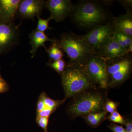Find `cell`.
<instances>
[{"label":"cell","instance_id":"277c9868","mask_svg":"<svg viewBox=\"0 0 132 132\" xmlns=\"http://www.w3.org/2000/svg\"><path fill=\"white\" fill-rule=\"evenodd\" d=\"M53 42L66 53L71 63L85 65L94 54L81 36L76 35L72 32L63 33L60 39H54Z\"/></svg>","mask_w":132,"mask_h":132},{"label":"cell","instance_id":"cb8c5ba5","mask_svg":"<svg viewBox=\"0 0 132 132\" xmlns=\"http://www.w3.org/2000/svg\"><path fill=\"white\" fill-rule=\"evenodd\" d=\"M54 111V110L50 109L45 108L42 111L37 113V116L49 118V116L51 115Z\"/></svg>","mask_w":132,"mask_h":132},{"label":"cell","instance_id":"4316f807","mask_svg":"<svg viewBox=\"0 0 132 132\" xmlns=\"http://www.w3.org/2000/svg\"><path fill=\"white\" fill-rule=\"evenodd\" d=\"M45 106L43 101V98L42 95H41L39 97V98L38 100L37 106V112H39L40 111H42L45 108Z\"/></svg>","mask_w":132,"mask_h":132},{"label":"cell","instance_id":"3957f363","mask_svg":"<svg viewBox=\"0 0 132 132\" xmlns=\"http://www.w3.org/2000/svg\"><path fill=\"white\" fill-rule=\"evenodd\" d=\"M70 16L76 24L87 28H93L104 24L108 18L104 8L97 2L91 1L79 2L74 5Z\"/></svg>","mask_w":132,"mask_h":132},{"label":"cell","instance_id":"52a82bcc","mask_svg":"<svg viewBox=\"0 0 132 132\" xmlns=\"http://www.w3.org/2000/svg\"><path fill=\"white\" fill-rule=\"evenodd\" d=\"M114 30L112 22L104 23L94 28L81 37L91 51L96 53L112 37Z\"/></svg>","mask_w":132,"mask_h":132},{"label":"cell","instance_id":"44dd1931","mask_svg":"<svg viewBox=\"0 0 132 132\" xmlns=\"http://www.w3.org/2000/svg\"><path fill=\"white\" fill-rule=\"evenodd\" d=\"M119 103L117 102L108 99L104 105V111L107 113H112L114 111H117L118 106L119 105Z\"/></svg>","mask_w":132,"mask_h":132},{"label":"cell","instance_id":"83f0119b","mask_svg":"<svg viewBox=\"0 0 132 132\" xmlns=\"http://www.w3.org/2000/svg\"><path fill=\"white\" fill-rule=\"evenodd\" d=\"M107 119L109 120L110 121L114 123H117L123 125H124V123H125V119H120L116 118L114 116L111 115V114L109 116Z\"/></svg>","mask_w":132,"mask_h":132},{"label":"cell","instance_id":"ac0fdd59","mask_svg":"<svg viewBox=\"0 0 132 132\" xmlns=\"http://www.w3.org/2000/svg\"><path fill=\"white\" fill-rule=\"evenodd\" d=\"M42 95L46 107L45 108L50 109L54 111L65 101V100L58 101L53 100L48 97L45 93H43Z\"/></svg>","mask_w":132,"mask_h":132},{"label":"cell","instance_id":"30bf717a","mask_svg":"<svg viewBox=\"0 0 132 132\" xmlns=\"http://www.w3.org/2000/svg\"><path fill=\"white\" fill-rule=\"evenodd\" d=\"M45 2L44 0H21L17 14L21 19L33 20L35 16H40Z\"/></svg>","mask_w":132,"mask_h":132},{"label":"cell","instance_id":"2e32d148","mask_svg":"<svg viewBox=\"0 0 132 132\" xmlns=\"http://www.w3.org/2000/svg\"><path fill=\"white\" fill-rule=\"evenodd\" d=\"M112 38L118 45L126 50L132 45V37L114 30Z\"/></svg>","mask_w":132,"mask_h":132},{"label":"cell","instance_id":"6da1fadb","mask_svg":"<svg viewBox=\"0 0 132 132\" xmlns=\"http://www.w3.org/2000/svg\"><path fill=\"white\" fill-rule=\"evenodd\" d=\"M102 90L89 89L73 97L67 109L70 116L73 118L82 117L104 111V105L108 99L105 92Z\"/></svg>","mask_w":132,"mask_h":132},{"label":"cell","instance_id":"4fadbf2b","mask_svg":"<svg viewBox=\"0 0 132 132\" xmlns=\"http://www.w3.org/2000/svg\"><path fill=\"white\" fill-rule=\"evenodd\" d=\"M112 24L114 30L132 37V14L131 11L125 14L113 17Z\"/></svg>","mask_w":132,"mask_h":132},{"label":"cell","instance_id":"ba28073f","mask_svg":"<svg viewBox=\"0 0 132 132\" xmlns=\"http://www.w3.org/2000/svg\"><path fill=\"white\" fill-rule=\"evenodd\" d=\"M20 30L14 22L0 21V54L6 52L19 42Z\"/></svg>","mask_w":132,"mask_h":132},{"label":"cell","instance_id":"d4e9b609","mask_svg":"<svg viewBox=\"0 0 132 132\" xmlns=\"http://www.w3.org/2000/svg\"><path fill=\"white\" fill-rule=\"evenodd\" d=\"M8 89L7 84L0 75V94L6 92Z\"/></svg>","mask_w":132,"mask_h":132},{"label":"cell","instance_id":"f1b7e54d","mask_svg":"<svg viewBox=\"0 0 132 132\" xmlns=\"http://www.w3.org/2000/svg\"><path fill=\"white\" fill-rule=\"evenodd\" d=\"M126 126V132H132V123L131 120L130 119H125L124 125Z\"/></svg>","mask_w":132,"mask_h":132},{"label":"cell","instance_id":"603a6c76","mask_svg":"<svg viewBox=\"0 0 132 132\" xmlns=\"http://www.w3.org/2000/svg\"><path fill=\"white\" fill-rule=\"evenodd\" d=\"M108 127L113 132H126L125 129L122 126L115 124H111L108 126Z\"/></svg>","mask_w":132,"mask_h":132},{"label":"cell","instance_id":"7a4b0ae2","mask_svg":"<svg viewBox=\"0 0 132 132\" xmlns=\"http://www.w3.org/2000/svg\"><path fill=\"white\" fill-rule=\"evenodd\" d=\"M61 75L65 99L73 98L86 90L97 88L88 74L85 65L69 62Z\"/></svg>","mask_w":132,"mask_h":132},{"label":"cell","instance_id":"7c38bea8","mask_svg":"<svg viewBox=\"0 0 132 132\" xmlns=\"http://www.w3.org/2000/svg\"><path fill=\"white\" fill-rule=\"evenodd\" d=\"M21 0H0V21L14 22Z\"/></svg>","mask_w":132,"mask_h":132},{"label":"cell","instance_id":"9c48e42d","mask_svg":"<svg viewBox=\"0 0 132 132\" xmlns=\"http://www.w3.org/2000/svg\"><path fill=\"white\" fill-rule=\"evenodd\" d=\"M45 7L49 10L53 20L59 22L71 15L74 5L70 0H48L46 1Z\"/></svg>","mask_w":132,"mask_h":132},{"label":"cell","instance_id":"e0dca14e","mask_svg":"<svg viewBox=\"0 0 132 132\" xmlns=\"http://www.w3.org/2000/svg\"><path fill=\"white\" fill-rule=\"evenodd\" d=\"M45 49L49 57L50 62L58 60L64 57L63 51L54 43H52V45L48 48L46 47Z\"/></svg>","mask_w":132,"mask_h":132},{"label":"cell","instance_id":"8992f818","mask_svg":"<svg viewBox=\"0 0 132 132\" xmlns=\"http://www.w3.org/2000/svg\"><path fill=\"white\" fill-rule=\"evenodd\" d=\"M109 77L108 87L122 84L130 78L131 72L132 60L126 55L119 59L106 61Z\"/></svg>","mask_w":132,"mask_h":132},{"label":"cell","instance_id":"7402d4cb","mask_svg":"<svg viewBox=\"0 0 132 132\" xmlns=\"http://www.w3.org/2000/svg\"><path fill=\"white\" fill-rule=\"evenodd\" d=\"M49 118L37 116L36 121L38 125L43 129L45 132L47 131V127L48 125Z\"/></svg>","mask_w":132,"mask_h":132},{"label":"cell","instance_id":"8fae6325","mask_svg":"<svg viewBox=\"0 0 132 132\" xmlns=\"http://www.w3.org/2000/svg\"><path fill=\"white\" fill-rule=\"evenodd\" d=\"M96 53L106 61L119 59L128 55L127 50L118 45L112 37Z\"/></svg>","mask_w":132,"mask_h":132},{"label":"cell","instance_id":"9a60e30c","mask_svg":"<svg viewBox=\"0 0 132 132\" xmlns=\"http://www.w3.org/2000/svg\"><path fill=\"white\" fill-rule=\"evenodd\" d=\"M107 112L103 111L89 114L82 117L88 125L93 128H96L106 119Z\"/></svg>","mask_w":132,"mask_h":132},{"label":"cell","instance_id":"5b68a950","mask_svg":"<svg viewBox=\"0 0 132 132\" xmlns=\"http://www.w3.org/2000/svg\"><path fill=\"white\" fill-rule=\"evenodd\" d=\"M88 74L96 87L106 89L109 84L106 60L97 53H94L85 64Z\"/></svg>","mask_w":132,"mask_h":132},{"label":"cell","instance_id":"d6986e66","mask_svg":"<svg viewBox=\"0 0 132 132\" xmlns=\"http://www.w3.org/2000/svg\"><path fill=\"white\" fill-rule=\"evenodd\" d=\"M47 65L61 75L65 70L67 63L62 59L55 61L49 62L47 63Z\"/></svg>","mask_w":132,"mask_h":132},{"label":"cell","instance_id":"5bb4252c","mask_svg":"<svg viewBox=\"0 0 132 132\" xmlns=\"http://www.w3.org/2000/svg\"><path fill=\"white\" fill-rule=\"evenodd\" d=\"M30 44L31 46L30 53L32 54L31 58H33L35 55L37 50L40 47H43L46 48L45 43L46 42L50 41L52 43L54 42V39L48 38L44 32H40L36 30H33L29 35Z\"/></svg>","mask_w":132,"mask_h":132},{"label":"cell","instance_id":"ffe728a7","mask_svg":"<svg viewBox=\"0 0 132 132\" xmlns=\"http://www.w3.org/2000/svg\"><path fill=\"white\" fill-rule=\"evenodd\" d=\"M38 19V24L36 30L40 32H44L47 29H51L52 28L49 26V22L51 20H53L51 16H50L47 19H41L40 16H37Z\"/></svg>","mask_w":132,"mask_h":132},{"label":"cell","instance_id":"484cf974","mask_svg":"<svg viewBox=\"0 0 132 132\" xmlns=\"http://www.w3.org/2000/svg\"><path fill=\"white\" fill-rule=\"evenodd\" d=\"M131 0H125V1H119V2L121 5L126 10L127 12L131 11V7H132Z\"/></svg>","mask_w":132,"mask_h":132}]
</instances>
